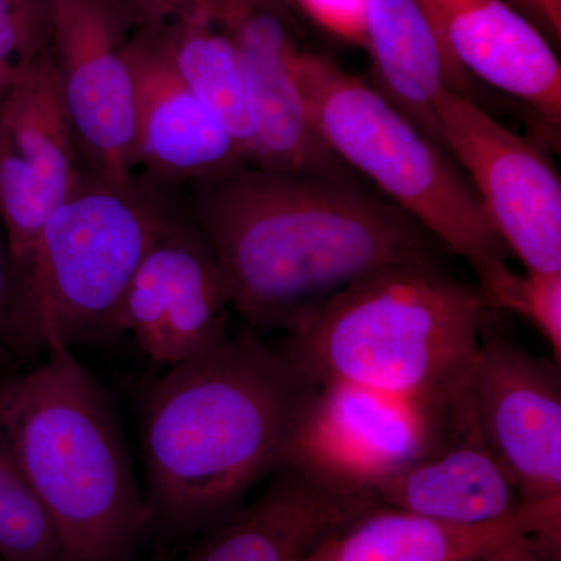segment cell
Wrapping results in <instances>:
<instances>
[{"label": "cell", "mask_w": 561, "mask_h": 561, "mask_svg": "<svg viewBox=\"0 0 561 561\" xmlns=\"http://www.w3.org/2000/svg\"><path fill=\"white\" fill-rule=\"evenodd\" d=\"M365 49L376 90L443 149L435 101L445 90L471 98L470 76L449 57L419 0H368Z\"/></svg>", "instance_id": "cell-20"}, {"label": "cell", "mask_w": 561, "mask_h": 561, "mask_svg": "<svg viewBox=\"0 0 561 561\" xmlns=\"http://www.w3.org/2000/svg\"><path fill=\"white\" fill-rule=\"evenodd\" d=\"M319 386L243 327L151 383L140 409L150 524L206 531L278 470Z\"/></svg>", "instance_id": "cell-2"}, {"label": "cell", "mask_w": 561, "mask_h": 561, "mask_svg": "<svg viewBox=\"0 0 561 561\" xmlns=\"http://www.w3.org/2000/svg\"><path fill=\"white\" fill-rule=\"evenodd\" d=\"M0 345L5 351L35 356L46 353V342L35 306L22 280L0 221Z\"/></svg>", "instance_id": "cell-24"}, {"label": "cell", "mask_w": 561, "mask_h": 561, "mask_svg": "<svg viewBox=\"0 0 561 561\" xmlns=\"http://www.w3.org/2000/svg\"><path fill=\"white\" fill-rule=\"evenodd\" d=\"M219 262L183 208L139 265L122 308V332L153 364L176 367L230 334Z\"/></svg>", "instance_id": "cell-12"}, {"label": "cell", "mask_w": 561, "mask_h": 561, "mask_svg": "<svg viewBox=\"0 0 561 561\" xmlns=\"http://www.w3.org/2000/svg\"><path fill=\"white\" fill-rule=\"evenodd\" d=\"M181 208L219 262L232 312L261 335L376 273L443 267L430 232L353 179L245 164L192 184Z\"/></svg>", "instance_id": "cell-1"}, {"label": "cell", "mask_w": 561, "mask_h": 561, "mask_svg": "<svg viewBox=\"0 0 561 561\" xmlns=\"http://www.w3.org/2000/svg\"><path fill=\"white\" fill-rule=\"evenodd\" d=\"M231 36L249 79L256 117L253 165L350 179V169L317 135L295 79L300 49L290 32L289 0H203Z\"/></svg>", "instance_id": "cell-13"}, {"label": "cell", "mask_w": 561, "mask_h": 561, "mask_svg": "<svg viewBox=\"0 0 561 561\" xmlns=\"http://www.w3.org/2000/svg\"><path fill=\"white\" fill-rule=\"evenodd\" d=\"M419 3L457 66L522 101L560 139L561 66L537 25L505 0Z\"/></svg>", "instance_id": "cell-16"}, {"label": "cell", "mask_w": 561, "mask_h": 561, "mask_svg": "<svg viewBox=\"0 0 561 561\" xmlns=\"http://www.w3.org/2000/svg\"><path fill=\"white\" fill-rule=\"evenodd\" d=\"M483 300L493 311L518 313L530 321L561 364V272L507 271L489 289Z\"/></svg>", "instance_id": "cell-22"}, {"label": "cell", "mask_w": 561, "mask_h": 561, "mask_svg": "<svg viewBox=\"0 0 561 561\" xmlns=\"http://www.w3.org/2000/svg\"><path fill=\"white\" fill-rule=\"evenodd\" d=\"M54 0H0V73L11 79L49 49Z\"/></svg>", "instance_id": "cell-23"}, {"label": "cell", "mask_w": 561, "mask_h": 561, "mask_svg": "<svg viewBox=\"0 0 561 561\" xmlns=\"http://www.w3.org/2000/svg\"><path fill=\"white\" fill-rule=\"evenodd\" d=\"M133 31L160 47L176 72L216 114L243 157H256L249 79L231 36L203 0H122Z\"/></svg>", "instance_id": "cell-18"}, {"label": "cell", "mask_w": 561, "mask_h": 561, "mask_svg": "<svg viewBox=\"0 0 561 561\" xmlns=\"http://www.w3.org/2000/svg\"><path fill=\"white\" fill-rule=\"evenodd\" d=\"M505 2L523 13L546 36L560 38L561 0H505Z\"/></svg>", "instance_id": "cell-27"}, {"label": "cell", "mask_w": 561, "mask_h": 561, "mask_svg": "<svg viewBox=\"0 0 561 561\" xmlns=\"http://www.w3.org/2000/svg\"><path fill=\"white\" fill-rule=\"evenodd\" d=\"M0 561H62L49 516L0 448Z\"/></svg>", "instance_id": "cell-21"}, {"label": "cell", "mask_w": 561, "mask_h": 561, "mask_svg": "<svg viewBox=\"0 0 561 561\" xmlns=\"http://www.w3.org/2000/svg\"><path fill=\"white\" fill-rule=\"evenodd\" d=\"M324 31L367 47L368 0H291Z\"/></svg>", "instance_id": "cell-25"}, {"label": "cell", "mask_w": 561, "mask_h": 561, "mask_svg": "<svg viewBox=\"0 0 561 561\" xmlns=\"http://www.w3.org/2000/svg\"><path fill=\"white\" fill-rule=\"evenodd\" d=\"M483 561H561V526L524 531Z\"/></svg>", "instance_id": "cell-26"}, {"label": "cell", "mask_w": 561, "mask_h": 561, "mask_svg": "<svg viewBox=\"0 0 561 561\" xmlns=\"http://www.w3.org/2000/svg\"><path fill=\"white\" fill-rule=\"evenodd\" d=\"M0 448L49 516L62 561H121L150 526L119 416L72 351L0 378Z\"/></svg>", "instance_id": "cell-3"}, {"label": "cell", "mask_w": 561, "mask_h": 561, "mask_svg": "<svg viewBox=\"0 0 561 561\" xmlns=\"http://www.w3.org/2000/svg\"><path fill=\"white\" fill-rule=\"evenodd\" d=\"M375 496L387 507L451 524L497 522L522 505L511 476L483 438L471 391L446 440Z\"/></svg>", "instance_id": "cell-17"}, {"label": "cell", "mask_w": 561, "mask_h": 561, "mask_svg": "<svg viewBox=\"0 0 561 561\" xmlns=\"http://www.w3.org/2000/svg\"><path fill=\"white\" fill-rule=\"evenodd\" d=\"M175 191L133 173L81 172L41 232L32 297L46 348L113 345L133 278L181 210ZM46 351V353H47Z\"/></svg>", "instance_id": "cell-6"}, {"label": "cell", "mask_w": 561, "mask_h": 561, "mask_svg": "<svg viewBox=\"0 0 561 561\" xmlns=\"http://www.w3.org/2000/svg\"><path fill=\"white\" fill-rule=\"evenodd\" d=\"M3 353H5V348H3L2 345H0V356H2Z\"/></svg>", "instance_id": "cell-29"}, {"label": "cell", "mask_w": 561, "mask_h": 561, "mask_svg": "<svg viewBox=\"0 0 561 561\" xmlns=\"http://www.w3.org/2000/svg\"><path fill=\"white\" fill-rule=\"evenodd\" d=\"M81 172L79 149L47 49L11 80L0 101V221L31 297L41 232L76 187Z\"/></svg>", "instance_id": "cell-10"}, {"label": "cell", "mask_w": 561, "mask_h": 561, "mask_svg": "<svg viewBox=\"0 0 561 561\" xmlns=\"http://www.w3.org/2000/svg\"><path fill=\"white\" fill-rule=\"evenodd\" d=\"M470 391L454 398L404 397L320 383L291 432L280 467L375 494L446 440Z\"/></svg>", "instance_id": "cell-7"}, {"label": "cell", "mask_w": 561, "mask_h": 561, "mask_svg": "<svg viewBox=\"0 0 561 561\" xmlns=\"http://www.w3.org/2000/svg\"><path fill=\"white\" fill-rule=\"evenodd\" d=\"M295 79L328 150L468 262L479 290L511 268L508 250L459 165L381 92L311 51L297 55Z\"/></svg>", "instance_id": "cell-5"}, {"label": "cell", "mask_w": 561, "mask_h": 561, "mask_svg": "<svg viewBox=\"0 0 561 561\" xmlns=\"http://www.w3.org/2000/svg\"><path fill=\"white\" fill-rule=\"evenodd\" d=\"M381 504L367 491L279 467L253 501L206 530L181 561H306L327 538Z\"/></svg>", "instance_id": "cell-15"}, {"label": "cell", "mask_w": 561, "mask_h": 561, "mask_svg": "<svg viewBox=\"0 0 561 561\" xmlns=\"http://www.w3.org/2000/svg\"><path fill=\"white\" fill-rule=\"evenodd\" d=\"M483 438L522 504L561 497V371L516 341L489 311L471 373Z\"/></svg>", "instance_id": "cell-11"}, {"label": "cell", "mask_w": 561, "mask_h": 561, "mask_svg": "<svg viewBox=\"0 0 561 561\" xmlns=\"http://www.w3.org/2000/svg\"><path fill=\"white\" fill-rule=\"evenodd\" d=\"M121 561H136V560H133L131 557H128V559L121 560Z\"/></svg>", "instance_id": "cell-30"}, {"label": "cell", "mask_w": 561, "mask_h": 561, "mask_svg": "<svg viewBox=\"0 0 561 561\" xmlns=\"http://www.w3.org/2000/svg\"><path fill=\"white\" fill-rule=\"evenodd\" d=\"M561 526V500L522 504L497 522L451 524L379 505L306 561H483L524 531Z\"/></svg>", "instance_id": "cell-19"}, {"label": "cell", "mask_w": 561, "mask_h": 561, "mask_svg": "<svg viewBox=\"0 0 561 561\" xmlns=\"http://www.w3.org/2000/svg\"><path fill=\"white\" fill-rule=\"evenodd\" d=\"M443 149L470 184L505 249L530 272H561V181L529 139L478 102L445 90L434 105Z\"/></svg>", "instance_id": "cell-8"}, {"label": "cell", "mask_w": 561, "mask_h": 561, "mask_svg": "<svg viewBox=\"0 0 561 561\" xmlns=\"http://www.w3.org/2000/svg\"><path fill=\"white\" fill-rule=\"evenodd\" d=\"M489 311L478 287L443 267L393 268L306 312L278 350L317 386L454 398L471 387Z\"/></svg>", "instance_id": "cell-4"}, {"label": "cell", "mask_w": 561, "mask_h": 561, "mask_svg": "<svg viewBox=\"0 0 561 561\" xmlns=\"http://www.w3.org/2000/svg\"><path fill=\"white\" fill-rule=\"evenodd\" d=\"M127 57L136 173L176 191L249 164L216 114L153 41L133 31Z\"/></svg>", "instance_id": "cell-14"}, {"label": "cell", "mask_w": 561, "mask_h": 561, "mask_svg": "<svg viewBox=\"0 0 561 561\" xmlns=\"http://www.w3.org/2000/svg\"><path fill=\"white\" fill-rule=\"evenodd\" d=\"M11 80H13L11 77L0 73V101H2L3 94H5L7 88H9Z\"/></svg>", "instance_id": "cell-28"}, {"label": "cell", "mask_w": 561, "mask_h": 561, "mask_svg": "<svg viewBox=\"0 0 561 561\" xmlns=\"http://www.w3.org/2000/svg\"><path fill=\"white\" fill-rule=\"evenodd\" d=\"M133 25L121 0H54L50 57L84 171L130 179Z\"/></svg>", "instance_id": "cell-9"}]
</instances>
